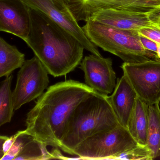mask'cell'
I'll return each mask as SVG.
<instances>
[{"instance_id":"obj_1","label":"cell","mask_w":160,"mask_h":160,"mask_svg":"<svg viewBox=\"0 0 160 160\" xmlns=\"http://www.w3.org/2000/svg\"><path fill=\"white\" fill-rule=\"evenodd\" d=\"M93 91L87 84L72 79L50 86L27 114L26 132L46 146L60 148L72 113Z\"/></svg>"},{"instance_id":"obj_2","label":"cell","mask_w":160,"mask_h":160,"mask_svg":"<svg viewBox=\"0 0 160 160\" xmlns=\"http://www.w3.org/2000/svg\"><path fill=\"white\" fill-rule=\"evenodd\" d=\"M31 27L25 41L54 77L66 76L81 63L85 49L70 32L42 12L30 8Z\"/></svg>"},{"instance_id":"obj_3","label":"cell","mask_w":160,"mask_h":160,"mask_svg":"<svg viewBox=\"0 0 160 160\" xmlns=\"http://www.w3.org/2000/svg\"><path fill=\"white\" fill-rule=\"evenodd\" d=\"M108 96L94 91L77 106L67 123L61 150L73 155L76 147L88 138L120 125Z\"/></svg>"},{"instance_id":"obj_4","label":"cell","mask_w":160,"mask_h":160,"mask_svg":"<svg viewBox=\"0 0 160 160\" xmlns=\"http://www.w3.org/2000/svg\"><path fill=\"white\" fill-rule=\"evenodd\" d=\"M82 28L92 43L118 57L124 62L138 63L151 60H159L156 53L143 47L138 32L118 29L92 19L86 22Z\"/></svg>"},{"instance_id":"obj_5","label":"cell","mask_w":160,"mask_h":160,"mask_svg":"<svg viewBox=\"0 0 160 160\" xmlns=\"http://www.w3.org/2000/svg\"><path fill=\"white\" fill-rule=\"evenodd\" d=\"M137 144L127 128L120 124L88 138L76 147L73 155L81 160H111Z\"/></svg>"},{"instance_id":"obj_6","label":"cell","mask_w":160,"mask_h":160,"mask_svg":"<svg viewBox=\"0 0 160 160\" xmlns=\"http://www.w3.org/2000/svg\"><path fill=\"white\" fill-rule=\"evenodd\" d=\"M48 74L36 56L26 60L18 73L16 85L12 92L15 110L44 93L49 84Z\"/></svg>"},{"instance_id":"obj_7","label":"cell","mask_w":160,"mask_h":160,"mask_svg":"<svg viewBox=\"0 0 160 160\" xmlns=\"http://www.w3.org/2000/svg\"><path fill=\"white\" fill-rule=\"evenodd\" d=\"M121 67L138 98L148 105L160 103V60L123 62Z\"/></svg>"},{"instance_id":"obj_8","label":"cell","mask_w":160,"mask_h":160,"mask_svg":"<svg viewBox=\"0 0 160 160\" xmlns=\"http://www.w3.org/2000/svg\"><path fill=\"white\" fill-rule=\"evenodd\" d=\"M30 8L42 12L73 35L85 50L102 56L98 47L86 36L64 0H23Z\"/></svg>"},{"instance_id":"obj_9","label":"cell","mask_w":160,"mask_h":160,"mask_svg":"<svg viewBox=\"0 0 160 160\" xmlns=\"http://www.w3.org/2000/svg\"><path fill=\"white\" fill-rule=\"evenodd\" d=\"M79 68L84 72L85 84L88 87L103 95L112 93L117 77L111 58L92 54L83 59Z\"/></svg>"},{"instance_id":"obj_10","label":"cell","mask_w":160,"mask_h":160,"mask_svg":"<svg viewBox=\"0 0 160 160\" xmlns=\"http://www.w3.org/2000/svg\"><path fill=\"white\" fill-rule=\"evenodd\" d=\"M31 27L30 8L23 0H0V31L25 41Z\"/></svg>"},{"instance_id":"obj_11","label":"cell","mask_w":160,"mask_h":160,"mask_svg":"<svg viewBox=\"0 0 160 160\" xmlns=\"http://www.w3.org/2000/svg\"><path fill=\"white\" fill-rule=\"evenodd\" d=\"M90 19L127 31L138 32L142 28L157 27L149 20L148 12L105 9L93 14Z\"/></svg>"},{"instance_id":"obj_12","label":"cell","mask_w":160,"mask_h":160,"mask_svg":"<svg viewBox=\"0 0 160 160\" xmlns=\"http://www.w3.org/2000/svg\"><path fill=\"white\" fill-rule=\"evenodd\" d=\"M138 95L125 76L118 78L116 87L108 100L120 124L127 128Z\"/></svg>"},{"instance_id":"obj_13","label":"cell","mask_w":160,"mask_h":160,"mask_svg":"<svg viewBox=\"0 0 160 160\" xmlns=\"http://www.w3.org/2000/svg\"><path fill=\"white\" fill-rule=\"evenodd\" d=\"M148 105L138 97L127 128L137 143L147 144Z\"/></svg>"},{"instance_id":"obj_14","label":"cell","mask_w":160,"mask_h":160,"mask_svg":"<svg viewBox=\"0 0 160 160\" xmlns=\"http://www.w3.org/2000/svg\"><path fill=\"white\" fill-rule=\"evenodd\" d=\"M25 61V54L0 38V77L11 75L14 70L21 68Z\"/></svg>"},{"instance_id":"obj_15","label":"cell","mask_w":160,"mask_h":160,"mask_svg":"<svg viewBox=\"0 0 160 160\" xmlns=\"http://www.w3.org/2000/svg\"><path fill=\"white\" fill-rule=\"evenodd\" d=\"M78 22H87L93 14L106 9L108 0H64Z\"/></svg>"},{"instance_id":"obj_16","label":"cell","mask_w":160,"mask_h":160,"mask_svg":"<svg viewBox=\"0 0 160 160\" xmlns=\"http://www.w3.org/2000/svg\"><path fill=\"white\" fill-rule=\"evenodd\" d=\"M159 103L148 105V124L147 145L154 158L160 156V108Z\"/></svg>"},{"instance_id":"obj_17","label":"cell","mask_w":160,"mask_h":160,"mask_svg":"<svg viewBox=\"0 0 160 160\" xmlns=\"http://www.w3.org/2000/svg\"><path fill=\"white\" fill-rule=\"evenodd\" d=\"M13 76L6 77L0 84V126L11 122L13 115V100L11 90Z\"/></svg>"},{"instance_id":"obj_18","label":"cell","mask_w":160,"mask_h":160,"mask_svg":"<svg viewBox=\"0 0 160 160\" xmlns=\"http://www.w3.org/2000/svg\"><path fill=\"white\" fill-rule=\"evenodd\" d=\"M47 146L35 138H32L25 145L15 160H43L52 159Z\"/></svg>"},{"instance_id":"obj_19","label":"cell","mask_w":160,"mask_h":160,"mask_svg":"<svg viewBox=\"0 0 160 160\" xmlns=\"http://www.w3.org/2000/svg\"><path fill=\"white\" fill-rule=\"evenodd\" d=\"M155 159L152 151L147 144L138 143L134 147L112 157L114 160H152Z\"/></svg>"},{"instance_id":"obj_20","label":"cell","mask_w":160,"mask_h":160,"mask_svg":"<svg viewBox=\"0 0 160 160\" xmlns=\"http://www.w3.org/2000/svg\"><path fill=\"white\" fill-rule=\"evenodd\" d=\"M18 135L9 151L1 160H15L20 153L26 144L33 138L26 132V130L18 132Z\"/></svg>"},{"instance_id":"obj_21","label":"cell","mask_w":160,"mask_h":160,"mask_svg":"<svg viewBox=\"0 0 160 160\" xmlns=\"http://www.w3.org/2000/svg\"><path fill=\"white\" fill-rule=\"evenodd\" d=\"M18 132L9 137L6 136H1L0 137V160L9 151L10 149L14 143Z\"/></svg>"},{"instance_id":"obj_22","label":"cell","mask_w":160,"mask_h":160,"mask_svg":"<svg viewBox=\"0 0 160 160\" xmlns=\"http://www.w3.org/2000/svg\"><path fill=\"white\" fill-rule=\"evenodd\" d=\"M138 33L139 35L160 43V28L159 27L142 28L138 31Z\"/></svg>"},{"instance_id":"obj_23","label":"cell","mask_w":160,"mask_h":160,"mask_svg":"<svg viewBox=\"0 0 160 160\" xmlns=\"http://www.w3.org/2000/svg\"><path fill=\"white\" fill-rule=\"evenodd\" d=\"M138 38L141 44L145 49L156 54L157 53V45L156 42L147 37H144L139 34H138Z\"/></svg>"},{"instance_id":"obj_24","label":"cell","mask_w":160,"mask_h":160,"mask_svg":"<svg viewBox=\"0 0 160 160\" xmlns=\"http://www.w3.org/2000/svg\"><path fill=\"white\" fill-rule=\"evenodd\" d=\"M148 16L152 23L160 28V5L148 12Z\"/></svg>"},{"instance_id":"obj_25","label":"cell","mask_w":160,"mask_h":160,"mask_svg":"<svg viewBox=\"0 0 160 160\" xmlns=\"http://www.w3.org/2000/svg\"><path fill=\"white\" fill-rule=\"evenodd\" d=\"M156 43H157V51L156 54H157L158 59L159 60H160V43L157 42H156Z\"/></svg>"}]
</instances>
